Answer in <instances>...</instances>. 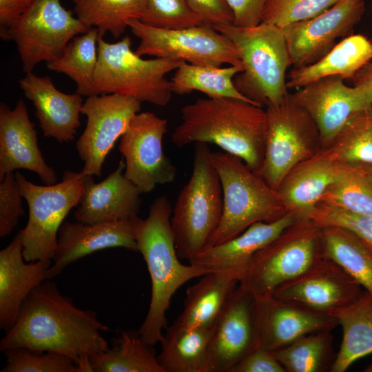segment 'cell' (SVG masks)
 I'll return each instance as SVG.
<instances>
[{"label": "cell", "instance_id": "36", "mask_svg": "<svg viewBox=\"0 0 372 372\" xmlns=\"http://www.w3.org/2000/svg\"><path fill=\"white\" fill-rule=\"evenodd\" d=\"M332 340L331 331L324 330L304 335L272 352L286 372L330 371L336 356Z\"/></svg>", "mask_w": 372, "mask_h": 372}, {"label": "cell", "instance_id": "3", "mask_svg": "<svg viewBox=\"0 0 372 372\" xmlns=\"http://www.w3.org/2000/svg\"><path fill=\"white\" fill-rule=\"evenodd\" d=\"M172 214L168 198L161 196L151 204L146 218L138 216L132 218L138 250L146 262L152 283L149 310L138 333L151 346L163 338L166 311L176 290L188 280L208 273L199 265H185L179 261L171 226Z\"/></svg>", "mask_w": 372, "mask_h": 372}, {"label": "cell", "instance_id": "13", "mask_svg": "<svg viewBox=\"0 0 372 372\" xmlns=\"http://www.w3.org/2000/svg\"><path fill=\"white\" fill-rule=\"evenodd\" d=\"M167 121L150 112L137 113L120 140L118 150L125 158V177L141 193L157 185L173 182L176 167L165 156L163 140Z\"/></svg>", "mask_w": 372, "mask_h": 372}, {"label": "cell", "instance_id": "47", "mask_svg": "<svg viewBox=\"0 0 372 372\" xmlns=\"http://www.w3.org/2000/svg\"><path fill=\"white\" fill-rule=\"evenodd\" d=\"M32 0H0V31L14 27Z\"/></svg>", "mask_w": 372, "mask_h": 372}, {"label": "cell", "instance_id": "12", "mask_svg": "<svg viewBox=\"0 0 372 372\" xmlns=\"http://www.w3.org/2000/svg\"><path fill=\"white\" fill-rule=\"evenodd\" d=\"M127 25L140 40L135 51L138 56L219 67L223 63L242 65L233 43L212 25L203 23L166 30L148 25L139 19L130 20Z\"/></svg>", "mask_w": 372, "mask_h": 372}, {"label": "cell", "instance_id": "40", "mask_svg": "<svg viewBox=\"0 0 372 372\" xmlns=\"http://www.w3.org/2000/svg\"><path fill=\"white\" fill-rule=\"evenodd\" d=\"M143 23L158 28L178 30L203 24L185 0H146Z\"/></svg>", "mask_w": 372, "mask_h": 372}, {"label": "cell", "instance_id": "7", "mask_svg": "<svg viewBox=\"0 0 372 372\" xmlns=\"http://www.w3.org/2000/svg\"><path fill=\"white\" fill-rule=\"evenodd\" d=\"M131 47L129 36L116 43H109L99 35L98 63L91 95L117 94L141 103L167 105L172 91L166 74L176 70L184 61L143 59Z\"/></svg>", "mask_w": 372, "mask_h": 372}, {"label": "cell", "instance_id": "15", "mask_svg": "<svg viewBox=\"0 0 372 372\" xmlns=\"http://www.w3.org/2000/svg\"><path fill=\"white\" fill-rule=\"evenodd\" d=\"M364 0H339L320 14L282 29L293 68L311 65L322 59L347 37L360 21Z\"/></svg>", "mask_w": 372, "mask_h": 372}, {"label": "cell", "instance_id": "28", "mask_svg": "<svg viewBox=\"0 0 372 372\" xmlns=\"http://www.w3.org/2000/svg\"><path fill=\"white\" fill-rule=\"evenodd\" d=\"M240 278L231 271H209L187 288L184 308L174 322L187 327L211 328Z\"/></svg>", "mask_w": 372, "mask_h": 372}, {"label": "cell", "instance_id": "29", "mask_svg": "<svg viewBox=\"0 0 372 372\" xmlns=\"http://www.w3.org/2000/svg\"><path fill=\"white\" fill-rule=\"evenodd\" d=\"M211 328L173 324L163 335L157 356L164 372H207Z\"/></svg>", "mask_w": 372, "mask_h": 372}, {"label": "cell", "instance_id": "19", "mask_svg": "<svg viewBox=\"0 0 372 372\" xmlns=\"http://www.w3.org/2000/svg\"><path fill=\"white\" fill-rule=\"evenodd\" d=\"M255 299V298H254ZM255 347L274 351L309 333L331 331L335 317L304 309L272 296L255 299Z\"/></svg>", "mask_w": 372, "mask_h": 372}, {"label": "cell", "instance_id": "20", "mask_svg": "<svg viewBox=\"0 0 372 372\" xmlns=\"http://www.w3.org/2000/svg\"><path fill=\"white\" fill-rule=\"evenodd\" d=\"M21 169L34 172L45 185L56 182L54 169L39 149L37 132L22 99L13 110L0 104V181L6 174Z\"/></svg>", "mask_w": 372, "mask_h": 372}, {"label": "cell", "instance_id": "21", "mask_svg": "<svg viewBox=\"0 0 372 372\" xmlns=\"http://www.w3.org/2000/svg\"><path fill=\"white\" fill-rule=\"evenodd\" d=\"M115 247L138 251L132 219L93 224L65 222L59 231L47 280L59 276L68 265L83 257Z\"/></svg>", "mask_w": 372, "mask_h": 372}, {"label": "cell", "instance_id": "43", "mask_svg": "<svg viewBox=\"0 0 372 372\" xmlns=\"http://www.w3.org/2000/svg\"><path fill=\"white\" fill-rule=\"evenodd\" d=\"M23 198L13 172L5 175L0 181V237L11 234L19 218L24 214Z\"/></svg>", "mask_w": 372, "mask_h": 372}, {"label": "cell", "instance_id": "18", "mask_svg": "<svg viewBox=\"0 0 372 372\" xmlns=\"http://www.w3.org/2000/svg\"><path fill=\"white\" fill-rule=\"evenodd\" d=\"M291 96L316 124L322 149L331 144L353 115L372 106L340 76L320 79L297 89Z\"/></svg>", "mask_w": 372, "mask_h": 372}, {"label": "cell", "instance_id": "2", "mask_svg": "<svg viewBox=\"0 0 372 372\" xmlns=\"http://www.w3.org/2000/svg\"><path fill=\"white\" fill-rule=\"evenodd\" d=\"M174 144L214 143L240 158L254 172L262 166L265 149L266 112L262 107L229 97L198 99L180 110Z\"/></svg>", "mask_w": 372, "mask_h": 372}, {"label": "cell", "instance_id": "38", "mask_svg": "<svg viewBox=\"0 0 372 372\" xmlns=\"http://www.w3.org/2000/svg\"><path fill=\"white\" fill-rule=\"evenodd\" d=\"M319 202L355 214H372V183L355 167L345 165Z\"/></svg>", "mask_w": 372, "mask_h": 372}, {"label": "cell", "instance_id": "24", "mask_svg": "<svg viewBox=\"0 0 372 372\" xmlns=\"http://www.w3.org/2000/svg\"><path fill=\"white\" fill-rule=\"evenodd\" d=\"M22 231L0 251V327L6 331L14 324L30 292L47 280L51 259L29 263L23 256Z\"/></svg>", "mask_w": 372, "mask_h": 372}, {"label": "cell", "instance_id": "1", "mask_svg": "<svg viewBox=\"0 0 372 372\" xmlns=\"http://www.w3.org/2000/svg\"><path fill=\"white\" fill-rule=\"evenodd\" d=\"M109 329L95 311L78 308L54 282L45 280L23 302L16 322L0 341V349L52 351L70 357L76 364L82 355L109 348L101 333Z\"/></svg>", "mask_w": 372, "mask_h": 372}, {"label": "cell", "instance_id": "31", "mask_svg": "<svg viewBox=\"0 0 372 372\" xmlns=\"http://www.w3.org/2000/svg\"><path fill=\"white\" fill-rule=\"evenodd\" d=\"M321 240L324 257L338 263L372 295V247L338 226L321 227Z\"/></svg>", "mask_w": 372, "mask_h": 372}, {"label": "cell", "instance_id": "23", "mask_svg": "<svg viewBox=\"0 0 372 372\" xmlns=\"http://www.w3.org/2000/svg\"><path fill=\"white\" fill-rule=\"evenodd\" d=\"M20 88L35 109V116L45 137L59 143L72 141L81 125L83 96L77 92L65 94L48 76L27 73L19 81Z\"/></svg>", "mask_w": 372, "mask_h": 372}, {"label": "cell", "instance_id": "42", "mask_svg": "<svg viewBox=\"0 0 372 372\" xmlns=\"http://www.w3.org/2000/svg\"><path fill=\"white\" fill-rule=\"evenodd\" d=\"M310 218L321 227L338 226L346 228L372 247V214H355L319 202Z\"/></svg>", "mask_w": 372, "mask_h": 372}, {"label": "cell", "instance_id": "41", "mask_svg": "<svg viewBox=\"0 0 372 372\" xmlns=\"http://www.w3.org/2000/svg\"><path fill=\"white\" fill-rule=\"evenodd\" d=\"M339 0H267L262 22L280 28L311 19Z\"/></svg>", "mask_w": 372, "mask_h": 372}, {"label": "cell", "instance_id": "16", "mask_svg": "<svg viewBox=\"0 0 372 372\" xmlns=\"http://www.w3.org/2000/svg\"><path fill=\"white\" fill-rule=\"evenodd\" d=\"M362 287L338 263L323 257L305 272L278 287L272 296L331 315L359 299L364 292Z\"/></svg>", "mask_w": 372, "mask_h": 372}, {"label": "cell", "instance_id": "46", "mask_svg": "<svg viewBox=\"0 0 372 372\" xmlns=\"http://www.w3.org/2000/svg\"><path fill=\"white\" fill-rule=\"evenodd\" d=\"M267 0H226L231 9L233 24L238 27L252 28L262 22Z\"/></svg>", "mask_w": 372, "mask_h": 372}, {"label": "cell", "instance_id": "49", "mask_svg": "<svg viewBox=\"0 0 372 372\" xmlns=\"http://www.w3.org/2000/svg\"><path fill=\"white\" fill-rule=\"evenodd\" d=\"M358 169L372 183V164L351 166Z\"/></svg>", "mask_w": 372, "mask_h": 372}, {"label": "cell", "instance_id": "17", "mask_svg": "<svg viewBox=\"0 0 372 372\" xmlns=\"http://www.w3.org/2000/svg\"><path fill=\"white\" fill-rule=\"evenodd\" d=\"M255 299L239 284L211 327L207 372H231L256 344Z\"/></svg>", "mask_w": 372, "mask_h": 372}, {"label": "cell", "instance_id": "27", "mask_svg": "<svg viewBox=\"0 0 372 372\" xmlns=\"http://www.w3.org/2000/svg\"><path fill=\"white\" fill-rule=\"evenodd\" d=\"M372 60V41L362 34L345 37L322 59L309 65L293 68L287 77V89H298L320 79L340 76L353 79Z\"/></svg>", "mask_w": 372, "mask_h": 372}, {"label": "cell", "instance_id": "6", "mask_svg": "<svg viewBox=\"0 0 372 372\" xmlns=\"http://www.w3.org/2000/svg\"><path fill=\"white\" fill-rule=\"evenodd\" d=\"M211 158L221 183L223 210L206 248L238 236L254 223L273 222L288 213L277 190L240 158L225 152H211Z\"/></svg>", "mask_w": 372, "mask_h": 372}, {"label": "cell", "instance_id": "39", "mask_svg": "<svg viewBox=\"0 0 372 372\" xmlns=\"http://www.w3.org/2000/svg\"><path fill=\"white\" fill-rule=\"evenodd\" d=\"M3 352L6 362L1 372H77L74 361L57 352L25 347L10 348Z\"/></svg>", "mask_w": 372, "mask_h": 372}, {"label": "cell", "instance_id": "11", "mask_svg": "<svg viewBox=\"0 0 372 372\" xmlns=\"http://www.w3.org/2000/svg\"><path fill=\"white\" fill-rule=\"evenodd\" d=\"M89 30L61 5V0H32L18 23L0 31V36L15 43L27 74L42 61L59 58L74 37Z\"/></svg>", "mask_w": 372, "mask_h": 372}, {"label": "cell", "instance_id": "14", "mask_svg": "<svg viewBox=\"0 0 372 372\" xmlns=\"http://www.w3.org/2000/svg\"><path fill=\"white\" fill-rule=\"evenodd\" d=\"M141 109V102L117 94L90 95L81 107L87 124L76 147L87 176L102 174L104 161L116 141L127 130L132 118Z\"/></svg>", "mask_w": 372, "mask_h": 372}, {"label": "cell", "instance_id": "8", "mask_svg": "<svg viewBox=\"0 0 372 372\" xmlns=\"http://www.w3.org/2000/svg\"><path fill=\"white\" fill-rule=\"evenodd\" d=\"M323 257L321 227L297 218L254 255L239 285L255 299L269 297Z\"/></svg>", "mask_w": 372, "mask_h": 372}, {"label": "cell", "instance_id": "5", "mask_svg": "<svg viewBox=\"0 0 372 372\" xmlns=\"http://www.w3.org/2000/svg\"><path fill=\"white\" fill-rule=\"evenodd\" d=\"M192 176L180 190L171 216L179 258L189 262L206 247L220 222L223 198L219 175L205 143H194Z\"/></svg>", "mask_w": 372, "mask_h": 372}, {"label": "cell", "instance_id": "26", "mask_svg": "<svg viewBox=\"0 0 372 372\" xmlns=\"http://www.w3.org/2000/svg\"><path fill=\"white\" fill-rule=\"evenodd\" d=\"M297 218L295 214L287 213L273 222L254 223L238 236L205 249L189 263L199 265L208 272L234 271L241 280L254 255Z\"/></svg>", "mask_w": 372, "mask_h": 372}, {"label": "cell", "instance_id": "30", "mask_svg": "<svg viewBox=\"0 0 372 372\" xmlns=\"http://www.w3.org/2000/svg\"><path fill=\"white\" fill-rule=\"evenodd\" d=\"M343 336L331 372H344L357 360L372 353V295L364 291L352 304L333 311Z\"/></svg>", "mask_w": 372, "mask_h": 372}, {"label": "cell", "instance_id": "4", "mask_svg": "<svg viewBox=\"0 0 372 372\" xmlns=\"http://www.w3.org/2000/svg\"><path fill=\"white\" fill-rule=\"evenodd\" d=\"M214 28L236 47L243 67L234 79L238 90L262 107L276 105L288 93L286 72L291 65L281 28L261 23L252 28L220 24Z\"/></svg>", "mask_w": 372, "mask_h": 372}, {"label": "cell", "instance_id": "22", "mask_svg": "<svg viewBox=\"0 0 372 372\" xmlns=\"http://www.w3.org/2000/svg\"><path fill=\"white\" fill-rule=\"evenodd\" d=\"M125 167L121 159L116 169L98 183L92 176H86L74 214L76 221L93 224L128 220L138 216L142 193L125 177Z\"/></svg>", "mask_w": 372, "mask_h": 372}, {"label": "cell", "instance_id": "50", "mask_svg": "<svg viewBox=\"0 0 372 372\" xmlns=\"http://www.w3.org/2000/svg\"><path fill=\"white\" fill-rule=\"evenodd\" d=\"M364 371L366 372H372V364H370L368 367H366L364 370Z\"/></svg>", "mask_w": 372, "mask_h": 372}, {"label": "cell", "instance_id": "25", "mask_svg": "<svg viewBox=\"0 0 372 372\" xmlns=\"http://www.w3.org/2000/svg\"><path fill=\"white\" fill-rule=\"evenodd\" d=\"M344 166L325 149L297 164L277 189L287 212L298 218H310L322 194L339 178Z\"/></svg>", "mask_w": 372, "mask_h": 372}, {"label": "cell", "instance_id": "44", "mask_svg": "<svg viewBox=\"0 0 372 372\" xmlns=\"http://www.w3.org/2000/svg\"><path fill=\"white\" fill-rule=\"evenodd\" d=\"M185 1L204 24H233V14L226 0Z\"/></svg>", "mask_w": 372, "mask_h": 372}, {"label": "cell", "instance_id": "10", "mask_svg": "<svg viewBox=\"0 0 372 372\" xmlns=\"http://www.w3.org/2000/svg\"><path fill=\"white\" fill-rule=\"evenodd\" d=\"M265 156L254 172L277 190L289 172L321 149L320 135L310 115L287 93L280 103L266 107Z\"/></svg>", "mask_w": 372, "mask_h": 372}, {"label": "cell", "instance_id": "37", "mask_svg": "<svg viewBox=\"0 0 372 372\" xmlns=\"http://www.w3.org/2000/svg\"><path fill=\"white\" fill-rule=\"evenodd\" d=\"M325 149L343 165L372 164V106L353 115Z\"/></svg>", "mask_w": 372, "mask_h": 372}, {"label": "cell", "instance_id": "48", "mask_svg": "<svg viewBox=\"0 0 372 372\" xmlns=\"http://www.w3.org/2000/svg\"><path fill=\"white\" fill-rule=\"evenodd\" d=\"M353 81V87L372 105V60L357 72Z\"/></svg>", "mask_w": 372, "mask_h": 372}, {"label": "cell", "instance_id": "45", "mask_svg": "<svg viewBox=\"0 0 372 372\" xmlns=\"http://www.w3.org/2000/svg\"><path fill=\"white\" fill-rule=\"evenodd\" d=\"M231 372H286L272 351L254 347Z\"/></svg>", "mask_w": 372, "mask_h": 372}, {"label": "cell", "instance_id": "33", "mask_svg": "<svg viewBox=\"0 0 372 372\" xmlns=\"http://www.w3.org/2000/svg\"><path fill=\"white\" fill-rule=\"evenodd\" d=\"M90 358L95 372H164L152 346L138 331H123L112 347Z\"/></svg>", "mask_w": 372, "mask_h": 372}, {"label": "cell", "instance_id": "9", "mask_svg": "<svg viewBox=\"0 0 372 372\" xmlns=\"http://www.w3.org/2000/svg\"><path fill=\"white\" fill-rule=\"evenodd\" d=\"M15 176L29 209L28 223L21 229L25 261L52 260L59 229L77 207L87 175L67 169L61 182L50 185H35L19 172Z\"/></svg>", "mask_w": 372, "mask_h": 372}, {"label": "cell", "instance_id": "35", "mask_svg": "<svg viewBox=\"0 0 372 372\" xmlns=\"http://www.w3.org/2000/svg\"><path fill=\"white\" fill-rule=\"evenodd\" d=\"M76 17L87 28H96L99 35L110 32L121 36L132 19H141L146 0H72Z\"/></svg>", "mask_w": 372, "mask_h": 372}, {"label": "cell", "instance_id": "32", "mask_svg": "<svg viewBox=\"0 0 372 372\" xmlns=\"http://www.w3.org/2000/svg\"><path fill=\"white\" fill-rule=\"evenodd\" d=\"M242 70V65L220 68L184 62L175 70L170 79L172 91L177 94L198 91L208 98H235L258 105L241 94L234 83V77Z\"/></svg>", "mask_w": 372, "mask_h": 372}, {"label": "cell", "instance_id": "34", "mask_svg": "<svg viewBox=\"0 0 372 372\" xmlns=\"http://www.w3.org/2000/svg\"><path fill=\"white\" fill-rule=\"evenodd\" d=\"M99 37V30L92 28L74 37L59 58L46 63L49 70L69 76L76 85V92L82 96L92 93L98 63Z\"/></svg>", "mask_w": 372, "mask_h": 372}]
</instances>
